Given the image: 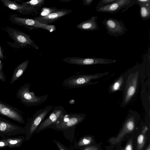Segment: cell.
Returning a JSON list of instances; mask_svg holds the SVG:
<instances>
[{
	"instance_id": "obj_1",
	"label": "cell",
	"mask_w": 150,
	"mask_h": 150,
	"mask_svg": "<svg viewBox=\"0 0 150 150\" xmlns=\"http://www.w3.org/2000/svg\"><path fill=\"white\" fill-rule=\"evenodd\" d=\"M141 69L134 67L127 71V76L122 89V107L127 105L136 95L142 73Z\"/></svg>"
},
{
	"instance_id": "obj_2",
	"label": "cell",
	"mask_w": 150,
	"mask_h": 150,
	"mask_svg": "<svg viewBox=\"0 0 150 150\" xmlns=\"http://www.w3.org/2000/svg\"><path fill=\"white\" fill-rule=\"evenodd\" d=\"M109 74L108 72L93 74L76 75L65 79L63 82V86L66 89L80 88L83 86L97 83L98 82L93 80L99 79Z\"/></svg>"
},
{
	"instance_id": "obj_3",
	"label": "cell",
	"mask_w": 150,
	"mask_h": 150,
	"mask_svg": "<svg viewBox=\"0 0 150 150\" xmlns=\"http://www.w3.org/2000/svg\"><path fill=\"white\" fill-rule=\"evenodd\" d=\"M30 85L31 83H28L21 86L16 93V98L19 99L21 103L26 107L35 106L43 103L47 100L48 95L35 96L34 92L30 91Z\"/></svg>"
},
{
	"instance_id": "obj_4",
	"label": "cell",
	"mask_w": 150,
	"mask_h": 150,
	"mask_svg": "<svg viewBox=\"0 0 150 150\" xmlns=\"http://www.w3.org/2000/svg\"><path fill=\"white\" fill-rule=\"evenodd\" d=\"M7 33L9 37L14 41L10 45L12 47L19 49L31 46L36 49L39 47L32 40L30 36L22 31L9 27L2 28Z\"/></svg>"
},
{
	"instance_id": "obj_5",
	"label": "cell",
	"mask_w": 150,
	"mask_h": 150,
	"mask_svg": "<svg viewBox=\"0 0 150 150\" xmlns=\"http://www.w3.org/2000/svg\"><path fill=\"white\" fill-rule=\"evenodd\" d=\"M54 107L52 105L45 106L43 109L37 110L32 117H28L27 123L24 128L25 140H29L34 132Z\"/></svg>"
},
{
	"instance_id": "obj_6",
	"label": "cell",
	"mask_w": 150,
	"mask_h": 150,
	"mask_svg": "<svg viewBox=\"0 0 150 150\" xmlns=\"http://www.w3.org/2000/svg\"><path fill=\"white\" fill-rule=\"evenodd\" d=\"M9 17L10 21L12 23L23 26L30 30L41 28L52 32L56 30L54 25L44 24L33 19L22 17L17 14H11Z\"/></svg>"
},
{
	"instance_id": "obj_7",
	"label": "cell",
	"mask_w": 150,
	"mask_h": 150,
	"mask_svg": "<svg viewBox=\"0 0 150 150\" xmlns=\"http://www.w3.org/2000/svg\"><path fill=\"white\" fill-rule=\"evenodd\" d=\"M120 132L115 137H111L109 142L112 144L119 143L127 134L129 133L134 129L137 121L140 117L136 111L130 110Z\"/></svg>"
},
{
	"instance_id": "obj_8",
	"label": "cell",
	"mask_w": 150,
	"mask_h": 150,
	"mask_svg": "<svg viewBox=\"0 0 150 150\" xmlns=\"http://www.w3.org/2000/svg\"><path fill=\"white\" fill-rule=\"evenodd\" d=\"M86 115L84 113H67L62 116L54 125L59 129H67L75 126L83 121Z\"/></svg>"
},
{
	"instance_id": "obj_9",
	"label": "cell",
	"mask_w": 150,
	"mask_h": 150,
	"mask_svg": "<svg viewBox=\"0 0 150 150\" xmlns=\"http://www.w3.org/2000/svg\"><path fill=\"white\" fill-rule=\"evenodd\" d=\"M64 62L79 65H90L97 64H108L114 63L115 60L99 58H80L76 57H67L62 59Z\"/></svg>"
},
{
	"instance_id": "obj_10",
	"label": "cell",
	"mask_w": 150,
	"mask_h": 150,
	"mask_svg": "<svg viewBox=\"0 0 150 150\" xmlns=\"http://www.w3.org/2000/svg\"><path fill=\"white\" fill-rule=\"evenodd\" d=\"M24 128L14 124L0 116V136L3 138L24 134Z\"/></svg>"
},
{
	"instance_id": "obj_11",
	"label": "cell",
	"mask_w": 150,
	"mask_h": 150,
	"mask_svg": "<svg viewBox=\"0 0 150 150\" xmlns=\"http://www.w3.org/2000/svg\"><path fill=\"white\" fill-rule=\"evenodd\" d=\"M102 23L105 25L108 34L116 38L125 34L127 30L124 23L121 20L115 18L105 19Z\"/></svg>"
},
{
	"instance_id": "obj_12",
	"label": "cell",
	"mask_w": 150,
	"mask_h": 150,
	"mask_svg": "<svg viewBox=\"0 0 150 150\" xmlns=\"http://www.w3.org/2000/svg\"><path fill=\"white\" fill-rule=\"evenodd\" d=\"M67 113V111L64 107L61 106H54L49 113L48 116L41 122L38 127V131L43 130L50 125H54L62 116Z\"/></svg>"
},
{
	"instance_id": "obj_13",
	"label": "cell",
	"mask_w": 150,
	"mask_h": 150,
	"mask_svg": "<svg viewBox=\"0 0 150 150\" xmlns=\"http://www.w3.org/2000/svg\"><path fill=\"white\" fill-rule=\"evenodd\" d=\"M137 4L136 0H117L115 2L96 9L98 12L115 13L124 8L121 12L127 11L130 7Z\"/></svg>"
},
{
	"instance_id": "obj_14",
	"label": "cell",
	"mask_w": 150,
	"mask_h": 150,
	"mask_svg": "<svg viewBox=\"0 0 150 150\" xmlns=\"http://www.w3.org/2000/svg\"><path fill=\"white\" fill-rule=\"evenodd\" d=\"M23 113L17 108L0 100V115L20 123L25 124Z\"/></svg>"
},
{
	"instance_id": "obj_15",
	"label": "cell",
	"mask_w": 150,
	"mask_h": 150,
	"mask_svg": "<svg viewBox=\"0 0 150 150\" xmlns=\"http://www.w3.org/2000/svg\"><path fill=\"white\" fill-rule=\"evenodd\" d=\"M72 11L71 10L59 9L46 16L43 17L37 16L33 19L43 24L49 25L57 20L61 17L70 13Z\"/></svg>"
},
{
	"instance_id": "obj_16",
	"label": "cell",
	"mask_w": 150,
	"mask_h": 150,
	"mask_svg": "<svg viewBox=\"0 0 150 150\" xmlns=\"http://www.w3.org/2000/svg\"><path fill=\"white\" fill-rule=\"evenodd\" d=\"M4 6L23 15L35 13L33 9L27 5L19 4L15 1L10 0H1Z\"/></svg>"
},
{
	"instance_id": "obj_17",
	"label": "cell",
	"mask_w": 150,
	"mask_h": 150,
	"mask_svg": "<svg viewBox=\"0 0 150 150\" xmlns=\"http://www.w3.org/2000/svg\"><path fill=\"white\" fill-rule=\"evenodd\" d=\"M97 18V16H93L88 20L79 24L76 26V27L84 31L97 30L99 28L96 21Z\"/></svg>"
},
{
	"instance_id": "obj_18",
	"label": "cell",
	"mask_w": 150,
	"mask_h": 150,
	"mask_svg": "<svg viewBox=\"0 0 150 150\" xmlns=\"http://www.w3.org/2000/svg\"><path fill=\"white\" fill-rule=\"evenodd\" d=\"M127 74L126 71L121 74L110 86L108 90L109 93H113L118 91H122Z\"/></svg>"
},
{
	"instance_id": "obj_19",
	"label": "cell",
	"mask_w": 150,
	"mask_h": 150,
	"mask_svg": "<svg viewBox=\"0 0 150 150\" xmlns=\"http://www.w3.org/2000/svg\"><path fill=\"white\" fill-rule=\"evenodd\" d=\"M29 60H26L18 65L15 69L11 79L10 84H12L23 74L27 68Z\"/></svg>"
},
{
	"instance_id": "obj_20",
	"label": "cell",
	"mask_w": 150,
	"mask_h": 150,
	"mask_svg": "<svg viewBox=\"0 0 150 150\" xmlns=\"http://www.w3.org/2000/svg\"><path fill=\"white\" fill-rule=\"evenodd\" d=\"M149 129V128L146 126H145L143 127L141 132L137 138V150H142L144 148L146 140V132Z\"/></svg>"
},
{
	"instance_id": "obj_21",
	"label": "cell",
	"mask_w": 150,
	"mask_h": 150,
	"mask_svg": "<svg viewBox=\"0 0 150 150\" xmlns=\"http://www.w3.org/2000/svg\"><path fill=\"white\" fill-rule=\"evenodd\" d=\"M3 138L6 140L8 144V146L10 148L19 147L21 145L25 139L24 137L23 136Z\"/></svg>"
},
{
	"instance_id": "obj_22",
	"label": "cell",
	"mask_w": 150,
	"mask_h": 150,
	"mask_svg": "<svg viewBox=\"0 0 150 150\" xmlns=\"http://www.w3.org/2000/svg\"><path fill=\"white\" fill-rule=\"evenodd\" d=\"M45 1V0H32L26 2L21 1V4L31 7L35 12L40 9L44 4Z\"/></svg>"
},
{
	"instance_id": "obj_23",
	"label": "cell",
	"mask_w": 150,
	"mask_h": 150,
	"mask_svg": "<svg viewBox=\"0 0 150 150\" xmlns=\"http://www.w3.org/2000/svg\"><path fill=\"white\" fill-rule=\"evenodd\" d=\"M140 7V15L143 20L149 19L150 18V6L141 5Z\"/></svg>"
},
{
	"instance_id": "obj_24",
	"label": "cell",
	"mask_w": 150,
	"mask_h": 150,
	"mask_svg": "<svg viewBox=\"0 0 150 150\" xmlns=\"http://www.w3.org/2000/svg\"><path fill=\"white\" fill-rule=\"evenodd\" d=\"M93 142L92 137L90 136H86L81 138L78 142L77 145L83 146L88 145Z\"/></svg>"
},
{
	"instance_id": "obj_25",
	"label": "cell",
	"mask_w": 150,
	"mask_h": 150,
	"mask_svg": "<svg viewBox=\"0 0 150 150\" xmlns=\"http://www.w3.org/2000/svg\"><path fill=\"white\" fill-rule=\"evenodd\" d=\"M55 7L48 8L44 7L42 8L41 12L38 17H43L46 16L50 13L58 10Z\"/></svg>"
},
{
	"instance_id": "obj_26",
	"label": "cell",
	"mask_w": 150,
	"mask_h": 150,
	"mask_svg": "<svg viewBox=\"0 0 150 150\" xmlns=\"http://www.w3.org/2000/svg\"><path fill=\"white\" fill-rule=\"evenodd\" d=\"M117 0H101L99 2L98 5L96 7V9L106 6L115 2Z\"/></svg>"
},
{
	"instance_id": "obj_27",
	"label": "cell",
	"mask_w": 150,
	"mask_h": 150,
	"mask_svg": "<svg viewBox=\"0 0 150 150\" xmlns=\"http://www.w3.org/2000/svg\"><path fill=\"white\" fill-rule=\"evenodd\" d=\"M137 4L139 6L141 5H146L150 6L149 0H137Z\"/></svg>"
},
{
	"instance_id": "obj_28",
	"label": "cell",
	"mask_w": 150,
	"mask_h": 150,
	"mask_svg": "<svg viewBox=\"0 0 150 150\" xmlns=\"http://www.w3.org/2000/svg\"><path fill=\"white\" fill-rule=\"evenodd\" d=\"M122 150H133L132 141L131 139L128 142L125 148Z\"/></svg>"
},
{
	"instance_id": "obj_29",
	"label": "cell",
	"mask_w": 150,
	"mask_h": 150,
	"mask_svg": "<svg viewBox=\"0 0 150 150\" xmlns=\"http://www.w3.org/2000/svg\"><path fill=\"white\" fill-rule=\"evenodd\" d=\"M8 146V144L6 140L4 138L0 139V148H4Z\"/></svg>"
},
{
	"instance_id": "obj_30",
	"label": "cell",
	"mask_w": 150,
	"mask_h": 150,
	"mask_svg": "<svg viewBox=\"0 0 150 150\" xmlns=\"http://www.w3.org/2000/svg\"><path fill=\"white\" fill-rule=\"evenodd\" d=\"M53 141L56 144L60 150H67L63 145L59 142L54 140Z\"/></svg>"
},
{
	"instance_id": "obj_31",
	"label": "cell",
	"mask_w": 150,
	"mask_h": 150,
	"mask_svg": "<svg viewBox=\"0 0 150 150\" xmlns=\"http://www.w3.org/2000/svg\"><path fill=\"white\" fill-rule=\"evenodd\" d=\"M93 1V0H82L83 5L87 6H90L92 3Z\"/></svg>"
},
{
	"instance_id": "obj_32",
	"label": "cell",
	"mask_w": 150,
	"mask_h": 150,
	"mask_svg": "<svg viewBox=\"0 0 150 150\" xmlns=\"http://www.w3.org/2000/svg\"><path fill=\"white\" fill-rule=\"evenodd\" d=\"M82 150H98V148L94 146H90L85 147Z\"/></svg>"
},
{
	"instance_id": "obj_33",
	"label": "cell",
	"mask_w": 150,
	"mask_h": 150,
	"mask_svg": "<svg viewBox=\"0 0 150 150\" xmlns=\"http://www.w3.org/2000/svg\"><path fill=\"white\" fill-rule=\"evenodd\" d=\"M0 80L2 82H5L6 80V78L3 71L0 70Z\"/></svg>"
},
{
	"instance_id": "obj_34",
	"label": "cell",
	"mask_w": 150,
	"mask_h": 150,
	"mask_svg": "<svg viewBox=\"0 0 150 150\" xmlns=\"http://www.w3.org/2000/svg\"><path fill=\"white\" fill-rule=\"evenodd\" d=\"M6 58V56L3 52V49L0 45V59H3Z\"/></svg>"
},
{
	"instance_id": "obj_35",
	"label": "cell",
	"mask_w": 150,
	"mask_h": 150,
	"mask_svg": "<svg viewBox=\"0 0 150 150\" xmlns=\"http://www.w3.org/2000/svg\"><path fill=\"white\" fill-rule=\"evenodd\" d=\"M3 63L1 62V60H0V70L1 71H2V69L3 67Z\"/></svg>"
},
{
	"instance_id": "obj_36",
	"label": "cell",
	"mask_w": 150,
	"mask_h": 150,
	"mask_svg": "<svg viewBox=\"0 0 150 150\" xmlns=\"http://www.w3.org/2000/svg\"><path fill=\"white\" fill-rule=\"evenodd\" d=\"M75 102L74 100L72 99L69 101V103L70 104H73L75 103Z\"/></svg>"
},
{
	"instance_id": "obj_37",
	"label": "cell",
	"mask_w": 150,
	"mask_h": 150,
	"mask_svg": "<svg viewBox=\"0 0 150 150\" xmlns=\"http://www.w3.org/2000/svg\"><path fill=\"white\" fill-rule=\"evenodd\" d=\"M146 150H150V144H149L148 147L146 149Z\"/></svg>"
}]
</instances>
